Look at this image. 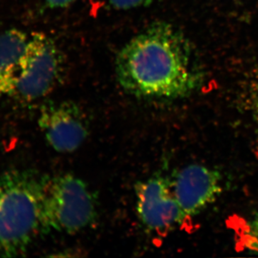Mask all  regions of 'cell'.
Masks as SVG:
<instances>
[{"mask_svg":"<svg viewBox=\"0 0 258 258\" xmlns=\"http://www.w3.org/2000/svg\"><path fill=\"white\" fill-rule=\"evenodd\" d=\"M112 7L118 10H130L149 4L152 0H107Z\"/></svg>","mask_w":258,"mask_h":258,"instance_id":"8fae6325","label":"cell"},{"mask_svg":"<svg viewBox=\"0 0 258 258\" xmlns=\"http://www.w3.org/2000/svg\"><path fill=\"white\" fill-rule=\"evenodd\" d=\"M29 38L17 29L0 33V98L11 96Z\"/></svg>","mask_w":258,"mask_h":258,"instance_id":"ba28073f","label":"cell"},{"mask_svg":"<svg viewBox=\"0 0 258 258\" xmlns=\"http://www.w3.org/2000/svg\"><path fill=\"white\" fill-rule=\"evenodd\" d=\"M47 5L52 8H64L72 4L76 0H45Z\"/></svg>","mask_w":258,"mask_h":258,"instance_id":"7c38bea8","label":"cell"},{"mask_svg":"<svg viewBox=\"0 0 258 258\" xmlns=\"http://www.w3.org/2000/svg\"><path fill=\"white\" fill-rule=\"evenodd\" d=\"M243 89L244 106L258 125V72L246 80Z\"/></svg>","mask_w":258,"mask_h":258,"instance_id":"9c48e42d","label":"cell"},{"mask_svg":"<svg viewBox=\"0 0 258 258\" xmlns=\"http://www.w3.org/2000/svg\"><path fill=\"white\" fill-rule=\"evenodd\" d=\"M44 179L30 169H11L0 177V257L22 255L50 230Z\"/></svg>","mask_w":258,"mask_h":258,"instance_id":"7a4b0ae2","label":"cell"},{"mask_svg":"<svg viewBox=\"0 0 258 258\" xmlns=\"http://www.w3.org/2000/svg\"><path fill=\"white\" fill-rule=\"evenodd\" d=\"M176 201L186 217H193L211 205L222 192L218 171L200 164L183 168L172 181Z\"/></svg>","mask_w":258,"mask_h":258,"instance_id":"52a82bcc","label":"cell"},{"mask_svg":"<svg viewBox=\"0 0 258 258\" xmlns=\"http://www.w3.org/2000/svg\"><path fill=\"white\" fill-rule=\"evenodd\" d=\"M39 126L56 152L77 150L89 134V123L77 105L70 101L51 103L42 107Z\"/></svg>","mask_w":258,"mask_h":258,"instance_id":"8992f818","label":"cell"},{"mask_svg":"<svg viewBox=\"0 0 258 258\" xmlns=\"http://www.w3.org/2000/svg\"><path fill=\"white\" fill-rule=\"evenodd\" d=\"M45 213L50 230L76 234L98 217L96 195L87 183L72 174L45 176Z\"/></svg>","mask_w":258,"mask_h":258,"instance_id":"3957f363","label":"cell"},{"mask_svg":"<svg viewBox=\"0 0 258 258\" xmlns=\"http://www.w3.org/2000/svg\"><path fill=\"white\" fill-rule=\"evenodd\" d=\"M241 242L246 249L258 254V227L246 224L241 233Z\"/></svg>","mask_w":258,"mask_h":258,"instance_id":"30bf717a","label":"cell"},{"mask_svg":"<svg viewBox=\"0 0 258 258\" xmlns=\"http://www.w3.org/2000/svg\"><path fill=\"white\" fill-rule=\"evenodd\" d=\"M249 223L256 226V227H258V212L255 215H254V218L249 222Z\"/></svg>","mask_w":258,"mask_h":258,"instance_id":"4fadbf2b","label":"cell"},{"mask_svg":"<svg viewBox=\"0 0 258 258\" xmlns=\"http://www.w3.org/2000/svg\"><path fill=\"white\" fill-rule=\"evenodd\" d=\"M62 60L55 42L42 32L29 38L11 96L32 102L47 96L61 75Z\"/></svg>","mask_w":258,"mask_h":258,"instance_id":"277c9868","label":"cell"},{"mask_svg":"<svg viewBox=\"0 0 258 258\" xmlns=\"http://www.w3.org/2000/svg\"><path fill=\"white\" fill-rule=\"evenodd\" d=\"M135 195L139 220L152 233L165 234L186 218L174 197L172 181L164 176L138 181Z\"/></svg>","mask_w":258,"mask_h":258,"instance_id":"5b68a950","label":"cell"},{"mask_svg":"<svg viewBox=\"0 0 258 258\" xmlns=\"http://www.w3.org/2000/svg\"><path fill=\"white\" fill-rule=\"evenodd\" d=\"M192 47L171 24L157 22L125 44L115 60L123 90L138 98L173 99L194 92L203 73Z\"/></svg>","mask_w":258,"mask_h":258,"instance_id":"6da1fadb","label":"cell"}]
</instances>
